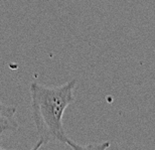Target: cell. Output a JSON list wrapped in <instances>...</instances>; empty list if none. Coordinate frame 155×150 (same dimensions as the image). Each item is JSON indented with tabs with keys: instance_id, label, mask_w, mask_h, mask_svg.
<instances>
[{
	"instance_id": "1",
	"label": "cell",
	"mask_w": 155,
	"mask_h": 150,
	"mask_svg": "<svg viewBox=\"0 0 155 150\" xmlns=\"http://www.w3.org/2000/svg\"><path fill=\"white\" fill-rule=\"evenodd\" d=\"M75 79L60 86H45L31 83L29 87L31 115L35 122L38 142L35 149L42 147L51 141H57L73 149H86L67 135L64 129V114L75 102Z\"/></svg>"
},
{
	"instance_id": "2",
	"label": "cell",
	"mask_w": 155,
	"mask_h": 150,
	"mask_svg": "<svg viewBox=\"0 0 155 150\" xmlns=\"http://www.w3.org/2000/svg\"><path fill=\"white\" fill-rule=\"evenodd\" d=\"M16 108L14 106L0 103V141L5 134L15 132L18 129V123L15 119Z\"/></svg>"
}]
</instances>
